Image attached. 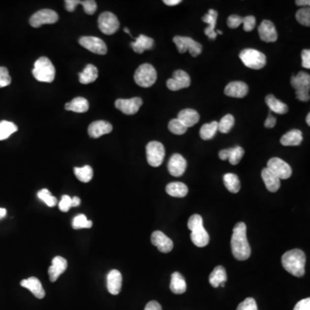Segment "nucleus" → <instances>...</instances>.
I'll use <instances>...</instances> for the list:
<instances>
[{"label":"nucleus","instance_id":"2","mask_svg":"<svg viewBox=\"0 0 310 310\" xmlns=\"http://www.w3.org/2000/svg\"><path fill=\"white\" fill-rule=\"evenodd\" d=\"M306 256L302 250L293 249L285 253L282 257V265L285 270L293 276L301 277L305 273Z\"/></svg>","mask_w":310,"mask_h":310},{"label":"nucleus","instance_id":"53","mask_svg":"<svg viewBox=\"0 0 310 310\" xmlns=\"http://www.w3.org/2000/svg\"><path fill=\"white\" fill-rule=\"evenodd\" d=\"M302 65L304 68H310V50L304 49L302 52Z\"/></svg>","mask_w":310,"mask_h":310},{"label":"nucleus","instance_id":"15","mask_svg":"<svg viewBox=\"0 0 310 310\" xmlns=\"http://www.w3.org/2000/svg\"><path fill=\"white\" fill-rule=\"evenodd\" d=\"M151 241L152 245L158 248L159 251L164 254L170 253L173 248L172 240L161 231H154L152 233Z\"/></svg>","mask_w":310,"mask_h":310},{"label":"nucleus","instance_id":"57","mask_svg":"<svg viewBox=\"0 0 310 310\" xmlns=\"http://www.w3.org/2000/svg\"><path fill=\"white\" fill-rule=\"evenodd\" d=\"M164 4H166L167 6H175L181 3V0H164Z\"/></svg>","mask_w":310,"mask_h":310},{"label":"nucleus","instance_id":"22","mask_svg":"<svg viewBox=\"0 0 310 310\" xmlns=\"http://www.w3.org/2000/svg\"><path fill=\"white\" fill-rule=\"evenodd\" d=\"M21 285L23 288L28 289L31 293L33 294L37 298L43 299L45 296V291L43 289V285L40 282V280L35 276H31L27 279H23L21 282Z\"/></svg>","mask_w":310,"mask_h":310},{"label":"nucleus","instance_id":"44","mask_svg":"<svg viewBox=\"0 0 310 310\" xmlns=\"http://www.w3.org/2000/svg\"><path fill=\"white\" fill-rule=\"evenodd\" d=\"M168 129H169L170 131H171L172 134L177 135V136L183 135V134L187 131V130H188V129H187L178 118L172 119V120L169 121Z\"/></svg>","mask_w":310,"mask_h":310},{"label":"nucleus","instance_id":"59","mask_svg":"<svg viewBox=\"0 0 310 310\" xmlns=\"http://www.w3.org/2000/svg\"><path fill=\"white\" fill-rule=\"evenodd\" d=\"M80 198L78 197H74L72 198V207H78L80 204Z\"/></svg>","mask_w":310,"mask_h":310},{"label":"nucleus","instance_id":"25","mask_svg":"<svg viewBox=\"0 0 310 310\" xmlns=\"http://www.w3.org/2000/svg\"><path fill=\"white\" fill-rule=\"evenodd\" d=\"M263 181L265 183L266 189L271 192H276L278 191L280 186H281V182L276 175L274 174L273 172H271L268 169L267 167L263 169L262 173H261Z\"/></svg>","mask_w":310,"mask_h":310},{"label":"nucleus","instance_id":"37","mask_svg":"<svg viewBox=\"0 0 310 310\" xmlns=\"http://www.w3.org/2000/svg\"><path fill=\"white\" fill-rule=\"evenodd\" d=\"M74 174L79 181H81L83 183H88L92 179L93 170L90 166L74 167Z\"/></svg>","mask_w":310,"mask_h":310},{"label":"nucleus","instance_id":"47","mask_svg":"<svg viewBox=\"0 0 310 310\" xmlns=\"http://www.w3.org/2000/svg\"><path fill=\"white\" fill-rule=\"evenodd\" d=\"M236 310H258L256 301L252 297H248L240 302Z\"/></svg>","mask_w":310,"mask_h":310},{"label":"nucleus","instance_id":"41","mask_svg":"<svg viewBox=\"0 0 310 310\" xmlns=\"http://www.w3.org/2000/svg\"><path fill=\"white\" fill-rule=\"evenodd\" d=\"M245 151L241 147H235L234 148H229V163L231 165H238L240 163V160L242 159Z\"/></svg>","mask_w":310,"mask_h":310},{"label":"nucleus","instance_id":"5","mask_svg":"<svg viewBox=\"0 0 310 310\" xmlns=\"http://www.w3.org/2000/svg\"><path fill=\"white\" fill-rule=\"evenodd\" d=\"M291 85L296 90V98L300 101L309 100L310 76L304 72H299L298 74L291 79Z\"/></svg>","mask_w":310,"mask_h":310},{"label":"nucleus","instance_id":"50","mask_svg":"<svg viewBox=\"0 0 310 310\" xmlns=\"http://www.w3.org/2000/svg\"><path fill=\"white\" fill-rule=\"evenodd\" d=\"M173 43H175V45L177 46L178 50L180 54H184L185 52H187V47H186L185 42H184V38L183 37H179V36H176L173 37Z\"/></svg>","mask_w":310,"mask_h":310},{"label":"nucleus","instance_id":"14","mask_svg":"<svg viewBox=\"0 0 310 310\" xmlns=\"http://www.w3.org/2000/svg\"><path fill=\"white\" fill-rule=\"evenodd\" d=\"M141 105L142 99L141 98H133L130 99H119L115 102L116 109L121 110L125 115H134L138 112Z\"/></svg>","mask_w":310,"mask_h":310},{"label":"nucleus","instance_id":"28","mask_svg":"<svg viewBox=\"0 0 310 310\" xmlns=\"http://www.w3.org/2000/svg\"><path fill=\"white\" fill-rule=\"evenodd\" d=\"M302 141V131L299 130H292L282 136L280 142L283 146H299Z\"/></svg>","mask_w":310,"mask_h":310},{"label":"nucleus","instance_id":"56","mask_svg":"<svg viewBox=\"0 0 310 310\" xmlns=\"http://www.w3.org/2000/svg\"><path fill=\"white\" fill-rule=\"evenodd\" d=\"M219 158L222 161H226L229 159V149H223L219 152Z\"/></svg>","mask_w":310,"mask_h":310},{"label":"nucleus","instance_id":"31","mask_svg":"<svg viewBox=\"0 0 310 310\" xmlns=\"http://www.w3.org/2000/svg\"><path fill=\"white\" fill-rule=\"evenodd\" d=\"M166 192L173 198H184L188 194V187L181 182H172L167 184Z\"/></svg>","mask_w":310,"mask_h":310},{"label":"nucleus","instance_id":"4","mask_svg":"<svg viewBox=\"0 0 310 310\" xmlns=\"http://www.w3.org/2000/svg\"><path fill=\"white\" fill-rule=\"evenodd\" d=\"M32 74L38 81L52 83L55 77V68L50 59L47 57H41L35 62Z\"/></svg>","mask_w":310,"mask_h":310},{"label":"nucleus","instance_id":"39","mask_svg":"<svg viewBox=\"0 0 310 310\" xmlns=\"http://www.w3.org/2000/svg\"><path fill=\"white\" fill-rule=\"evenodd\" d=\"M234 117L231 114L226 115L218 122V130L223 134H228L234 127Z\"/></svg>","mask_w":310,"mask_h":310},{"label":"nucleus","instance_id":"9","mask_svg":"<svg viewBox=\"0 0 310 310\" xmlns=\"http://www.w3.org/2000/svg\"><path fill=\"white\" fill-rule=\"evenodd\" d=\"M120 23L112 12H103L99 17V28L105 35H113L118 30Z\"/></svg>","mask_w":310,"mask_h":310},{"label":"nucleus","instance_id":"43","mask_svg":"<svg viewBox=\"0 0 310 310\" xmlns=\"http://www.w3.org/2000/svg\"><path fill=\"white\" fill-rule=\"evenodd\" d=\"M37 197L39 199L44 202L48 207H54L57 204L56 198L51 194V192L48 189L41 190L37 193Z\"/></svg>","mask_w":310,"mask_h":310},{"label":"nucleus","instance_id":"55","mask_svg":"<svg viewBox=\"0 0 310 310\" xmlns=\"http://www.w3.org/2000/svg\"><path fill=\"white\" fill-rule=\"evenodd\" d=\"M144 310H162L161 304L156 301H151L148 302Z\"/></svg>","mask_w":310,"mask_h":310},{"label":"nucleus","instance_id":"24","mask_svg":"<svg viewBox=\"0 0 310 310\" xmlns=\"http://www.w3.org/2000/svg\"><path fill=\"white\" fill-rule=\"evenodd\" d=\"M178 119L188 129V128L193 127L194 125L198 123L200 119V116L195 110L184 109L178 113Z\"/></svg>","mask_w":310,"mask_h":310},{"label":"nucleus","instance_id":"7","mask_svg":"<svg viewBox=\"0 0 310 310\" xmlns=\"http://www.w3.org/2000/svg\"><path fill=\"white\" fill-rule=\"evenodd\" d=\"M240 59L246 68L255 70L261 69L266 64V57L265 54L253 48H246L241 51Z\"/></svg>","mask_w":310,"mask_h":310},{"label":"nucleus","instance_id":"34","mask_svg":"<svg viewBox=\"0 0 310 310\" xmlns=\"http://www.w3.org/2000/svg\"><path fill=\"white\" fill-rule=\"evenodd\" d=\"M265 103L270 108L271 111H273L276 114L284 115V114H286L288 112L287 105L278 99H276L272 94H270L265 98Z\"/></svg>","mask_w":310,"mask_h":310},{"label":"nucleus","instance_id":"46","mask_svg":"<svg viewBox=\"0 0 310 310\" xmlns=\"http://www.w3.org/2000/svg\"><path fill=\"white\" fill-rule=\"evenodd\" d=\"M12 83V77L9 74V71L5 67H0V88L8 86Z\"/></svg>","mask_w":310,"mask_h":310},{"label":"nucleus","instance_id":"58","mask_svg":"<svg viewBox=\"0 0 310 310\" xmlns=\"http://www.w3.org/2000/svg\"><path fill=\"white\" fill-rule=\"evenodd\" d=\"M296 6H309V0H296Z\"/></svg>","mask_w":310,"mask_h":310},{"label":"nucleus","instance_id":"1","mask_svg":"<svg viewBox=\"0 0 310 310\" xmlns=\"http://www.w3.org/2000/svg\"><path fill=\"white\" fill-rule=\"evenodd\" d=\"M232 253L238 260H246L251 255V247L246 238V226L238 223L234 226L231 239Z\"/></svg>","mask_w":310,"mask_h":310},{"label":"nucleus","instance_id":"27","mask_svg":"<svg viewBox=\"0 0 310 310\" xmlns=\"http://www.w3.org/2000/svg\"><path fill=\"white\" fill-rule=\"evenodd\" d=\"M154 41L145 35H140L135 42L131 43L133 50L137 54H142L145 50H149L153 47Z\"/></svg>","mask_w":310,"mask_h":310},{"label":"nucleus","instance_id":"12","mask_svg":"<svg viewBox=\"0 0 310 310\" xmlns=\"http://www.w3.org/2000/svg\"><path fill=\"white\" fill-rule=\"evenodd\" d=\"M190 85H191V78L189 74L183 70L175 71L172 74V79H169L167 81V88L173 91L189 87Z\"/></svg>","mask_w":310,"mask_h":310},{"label":"nucleus","instance_id":"23","mask_svg":"<svg viewBox=\"0 0 310 310\" xmlns=\"http://www.w3.org/2000/svg\"><path fill=\"white\" fill-rule=\"evenodd\" d=\"M122 276L120 271L117 270H112L108 274L107 289L111 295H118L121 290Z\"/></svg>","mask_w":310,"mask_h":310},{"label":"nucleus","instance_id":"42","mask_svg":"<svg viewBox=\"0 0 310 310\" xmlns=\"http://www.w3.org/2000/svg\"><path fill=\"white\" fill-rule=\"evenodd\" d=\"M92 227V222L88 220L85 214H78L73 221L74 229H90Z\"/></svg>","mask_w":310,"mask_h":310},{"label":"nucleus","instance_id":"10","mask_svg":"<svg viewBox=\"0 0 310 310\" xmlns=\"http://www.w3.org/2000/svg\"><path fill=\"white\" fill-rule=\"evenodd\" d=\"M59 20V16L53 10L44 9L36 12L29 19V23L34 28H39L43 24H53Z\"/></svg>","mask_w":310,"mask_h":310},{"label":"nucleus","instance_id":"18","mask_svg":"<svg viewBox=\"0 0 310 310\" xmlns=\"http://www.w3.org/2000/svg\"><path fill=\"white\" fill-rule=\"evenodd\" d=\"M248 90H249V88L244 82L233 81L230 82L229 85L226 86L224 93L227 96L231 97V98L242 99L247 95Z\"/></svg>","mask_w":310,"mask_h":310},{"label":"nucleus","instance_id":"52","mask_svg":"<svg viewBox=\"0 0 310 310\" xmlns=\"http://www.w3.org/2000/svg\"><path fill=\"white\" fill-rule=\"evenodd\" d=\"M294 310H310V298L302 299L296 303Z\"/></svg>","mask_w":310,"mask_h":310},{"label":"nucleus","instance_id":"48","mask_svg":"<svg viewBox=\"0 0 310 310\" xmlns=\"http://www.w3.org/2000/svg\"><path fill=\"white\" fill-rule=\"evenodd\" d=\"M242 24L244 30L246 31V32H250L256 26V18L254 16H247V17H243Z\"/></svg>","mask_w":310,"mask_h":310},{"label":"nucleus","instance_id":"54","mask_svg":"<svg viewBox=\"0 0 310 310\" xmlns=\"http://www.w3.org/2000/svg\"><path fill=\"white\" fill-rule=\"evenodd\" d=\"M276 123V117L272 116V115H271V113H270V114H269V116H268L267 119L265 120V127L268 128V129H272V128L275 127Z\"/></svg>","mask_w":310,"mask_h":310},{"label":"nucleus","instance_id":"20","mask_svg":"<svg viewBox=\"0 0 310 310\" xmlns=\"http://www.w3.org/2000/svg\"><path fill=\"white\" fill-rule=\"evenodd\" d=\"M113 130L112 125L106 121H95L91 122L88 128V134L91 138H99L104 135H107Z\"/></svg>","mask_w":310,"mask_h":310},{"label":"nucleus","instance_id":"26","mask_svg":"<svg viewBox=\"0 0 310 310\" xmlns=\"http://www.w3.org/2000/svg\"><path fill=\"white\" fill-rule=\"evenodd\" d=\"M217 17H218V13L216 11L211 9V10H209V12L204 15L202 18L203 22L209 24V27L204 29V33L210 39H215L217 36L216 31L214 30V28L216 25Z\"/></svg>","mask_w":310,"mask_h":310},{"label":"nucleus","instance_id":"21","mask_svg":"<svg viewBox=\"0 0 310 310\" xmlns=\"http://www.w3.org/2000/svg\"><path fill=\"white\" fill-rule=\"evenodd\" d=\"M81 5L84 7L85 12L88 15H93L97 11V3L94 0H66L65 7L69 12H74L75 7Z\"/></svg>","mask_w":310,"mask_h":310},{"label":"nucleus","instance_id":"13","mask_svg":"<svg viewBox=\"0 0 310 310\" xmlns=\"http://www.w3.org/2000/svg\"><path fill=\"white\" fill-rule=\"evenodd\" d=\"M79 44L88 50L97 54H105L107 53V46L103 40L99 37H83L79 39Z\"/></svg>","mask_w":310,"mask_h":310},{"label":"nucleus","instance_id":"40","mask_svg":"<svg viewBox=\"0 0 310 310\" xmlns=\"http://www.w3.org/2000/svg\"><path fill=\"white\" fill-rule=\"evenodd\" d=\"M183 38H184V42H185L186 47H187V50L189 51L192 56H198L202 53L203 46L190 37H183Z\"/></svg>","mask_w":310,"mask_h":310},{"label":"nucleus","instance_id":"45","mask_svg":"<svg viewBox=\"0 0 310 310\" xmlns=\"http://www.w3.org/2000/svg\"><path fill=\"white\" fill-rule=\"evenodd\" d=\"M296 20L300 24L303 26H310V9L308 7L300 9L296 14Z\"/></svg>","mask_w":310,"mask_h":310},{"label":"nucleus","instance_id":"6","mask_svg":"<svg viewBox=\"0 0 310 310\" xmlns=\"http://www.w3.org/2000/svg\"><path fill=\"white\" fill-rule=\"evenodd\" d=\"M134 79L136 84L141 87H151L157 79V72L151 64L145 63L137 68Z\"/></svg>","mask_w":310,"mask_h":310},{"label":"nucleus","instance_id":"63","mask_svg":"<svg viewBox=\"0 0 310 310\" xmlns=\"http://www.w3.org/2000/svg\"><path fill=\"white\" fill-rule=\"evenodd\" d=\"M216 34L223 35V32L221 30H217Z\"/></svg>","mask_w":310,"mask_h":310},{"label":"nucleus","instance_id":"11","mask_svg":"<svg viewBox=\"0 0 310 310\" xmlns=\"http://www.w3.org/2000/svg\"><path fill=\"white\" fill-rule=\"evenodd\" d=\"M267 168L273 172L279 179H288L291 178L292 174V169L289 164L281 159L271 158L268 161Z\"/></svg>","mask_w":310,"mask_h":310},{"label":"nucleus","instance_id":"19","mask_svg":"<svg viewBox=\"0 0 310 310\" xmlns=\"http://www.w3.org/2000/svg\"><path fill=\"white\" fill-rule=\"evenodd\" d=\"M68 268V261L60 256L54 257L52 265L48 269V276L51 282H55Z\"/></svg>","mask_w":310,"mask_h":310},{"label":"nucleus","instance_id":"33","mask_svg":"<svg viewBox=\"0 0 310 310\" xmlns=\"http://www.w3.org/2000/svg\"><path fill=\"white\" fill-rule=\"evenodd\" d=\"M227 279L228 276L226 273L225 268L222 265H218L209 275V284L214 288L219 287L221 284H225Z\"/></svg>","mask_w":310,"mask_h":310},{"label":"nucleus","instance_id":"60","mask_svg":"<svg viewBox=\"0 0 310 310\" xmlns=\"http://www.w3.org/2000/svg\"><path fill=\"white\" fill-rule=\"evenodd\" d=\"M6 209H4V208H0V218H2V217L6 216Z\"/></svg>","mask_w":310,"mask_h":310},{"label":"nucleus","instance_id":"61","mask_svg":"<svg viewBox=\"0 0 310 310\" xmlns=\"http://www.w3.org/2000/svg\"><path fill=\"white\" fill-rule=\"evenodd\" d=\"M306 121H307V125H310V114H307V118H306Z\"/></svg>","mask_w":310,"mask_h":310},{"label":"nucleus","instance_id":"35","mask_svg":"<svg viewBox=\"0 0 310 310\" xmlns=\"http://www.w3.org/2000/svg\"><path fill=\"white\" fill-rule=\"evenodd\" d=\"M223 182H224L226 188L231 193H238L240 192V179H239L236 174L227 173L223 176Z\"/></svg>","mask_w":310,"mask_h":310},{"label":"nucleus","instance_id":"51","mask_svg":"<svg viewBox=\"0 0 310 310\" xmlns=\"http://www.w3.org/2000/svg\"><path fill=\"white\" fill-rule=\"evenodd\" d=\"M243 17L238 16V15H231L228 18V26L229 28H236L242 24Z\"/></svg>","mask_w":310,"mask_h":310},{"label":"nucleus","instance_id":"62","mask_svg":"<svg viewBox=\"0 0 310 310\" xmlns=\"http://www.w3.org/2000/svg\"><path fill=\"white\" fill-rule=\"evenodd\" d=\"M124 31H125V32H126V33H128V34H130V30H129V28H124Z\"/></svg>","mask_w":310,"mask_h":310},{"label":"nucleus","instance_id":"49","mask_svg":"<svg viewBox=\"0 0 310 310\" xmlns=\"http://www.w3.org/2000/svg\"><path fill=\"white\" fill-rule=\"evenodd\" d=\"M59 208L62 212H68L72 208V198L68 195L62 196L61 200L59 203Z\"/></svg>","mask_w":310,"mask_h":310},{"label":"nucleus","instance_id":"16","mask_svg":"<svg viewBox=\"0 0 310 310\" xmlns=\"http://www.w3.org/2000/svg\"><path fill=\"white\" fill-rule=\"evenodd\" d=\"M187 161L178 153L172 155L168 162V171L173 177H180L185 172Z\"/></svg>","mask_w":310,"mask_h":310},{"label":"nucleus","instance_id":"30","mask_svg":"<svg viewBox=\"0 0 310 310\" xmlns=\"http://www.w3.org/2000/svg\"><path fill=\"white\" fill-rule=\"evenodd\" d=\"M170 289L174 294H183L186 291L187 285L185 280L179 272H173L171 276Z\"/></svg>","mask_w":310,"mask_h":310},{"label":"nucleus","instance_id":"32","mask_svg":"<svg viewBox=\"0 0 310 310\" xmlns=\"http://www.w3.org/2000/svg\"><path fill=\"white\" fill-rule=\"evenodd\" d=\"M65 109L74 112L85 113L89 110V103L85 98L78 97L68 104H66Z\"/></svg>","mask_w":310,"mask_h":310},{"label":"nucleus","instance_id":"17","mask_svg":"<svg viewBox=\"0 0 310 310\" xmlns=\"http://www.w3.org/2000/svg\"><path fill=\"white\" fill-rule=\"evenodd\" d=\"M260 39L265 43H274L277 40V32L273 23L269 20H264L258 28Z\"/></svg>","mask_w":310,"mask_h":310},{"label":"nucleus","instance_id":"3","mask_svg":"<svg viewBox=\"0 0 310 310\" xmlns=\"http://www.w3.org/2000/svg\"><path fill=\"white\" fill-rule=\"evenodd\" d=\"M188 229L192 231V242L198 247H204L209 242V235L203 228V218L200 214H192L188 221Z\"/></svg>","mask_w":310,"mask_h":310},{"label":"nucleus","instance_id":"36","mask_svg":"<svg viewBox=\"0 0 310 310\" xmlns=\"http://www.w3.org/2000/svg\"><path fill=\"white\" fill-rule=\"evenodd\" d=\"M218 130V122L216 121H213L210 123L203 124L200 130L201 138L203 141H209L214 138V136L216 134Z\"/></svg>","mask_w":310,"mask_h":310},{"label":"nucleus","instance_id":"38","mask_svg":"<svg viewBox=\"0 0 310 310\" xmlns=\"http://www.w3.org/2000/svg\"><path fill=\"white\" fill-rule=\"evenodd\" d=\"M17 131V126L12 121H0V141L9 138L12 134Z\"/></svg>","mask_w":310,"mask_h":310},{"label":"nucleus","instance_id":"8","mask_svg":"<svg viewBox=\"0 0 310 310\" xmlns=\"http://www.w3.org/2000/svg\"><path fill=\"white\" fill-rule=\"evenodd\" d=\"M147 161L151 167H158L163 162L166 151L163 144L159 141H150L146 147Z\"/></svg>","mask_w":310,"mask_h":310},{"label":"nucleus","instance_id":"29","mask_svg":"<svg viewBox=\"0 0 310 310\" xmlns=\"http://www.w3.org/2000/svg\"><path fill=\"white\" fill-rule=\"evenodd\" d=\"M79 82L84 85L90 84L95 81L99 77V70L95 66L89 64L85 67V69L79 73Z\"/></svg>","mask_w":310,"mask_h":310}]
</instances>
